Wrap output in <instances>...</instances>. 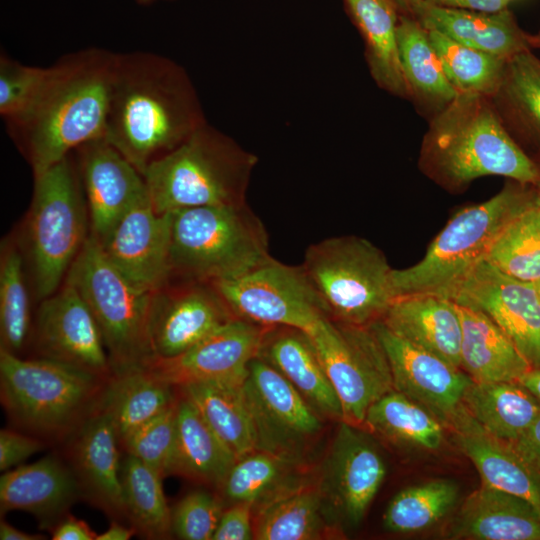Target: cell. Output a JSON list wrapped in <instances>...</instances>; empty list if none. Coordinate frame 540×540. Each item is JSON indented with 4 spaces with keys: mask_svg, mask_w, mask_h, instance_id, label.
Masks as SVG:
<instances>
[{
    "mask_svg": "<svg viewBox=\"0 0 540 540\" xmlns=\"http://www.w3.org/2000/svg\"><path fill=\"white\" fill-rule=\"evenodd\" d=\"M534 285H535V288H536L538 297H539V299H540V279H538L537 281H535V282H534Z\"/></svg>",
    "mask_w": 540,
    "mask_h": 540,
    "instance_id": "58",
    "label": "cell"
},
{
    "mask_svg": "<svg viewBox=\"0 0 540 540\" xmlns=\"http://www.w3.org/2000/svg\"><path fill=\"white\" fill-rule=\"evenodd\" d=\"M205 123L180 64L152 52L117 53L104 139L142 175Z\"/></svg>",
    "mask_w": 540,
    "mask_h": 540,
    "instance_id": "1",
    "label": "cell"
},
{
    "mask_svg": "<svg viewBox=\"0 0 540 540\" xmlns=\"http://www.w3.org/2000/svg\"><path fill=\"white\" fill-rule=\"evenodd\" d=\"M364 43L365 60L375 84L385 92L410 100L398 47L399 12L390 0H342Z\"/></svg>",
    "mask_w": 540,
    "mask_h": 540,
    "instance_id": "30",
    "label": "cell"
},
{
    "mask_svg": "<svg viewBox=\"0 0 540 540\" xmlns=\"http://www.w3.org/2000/svg\"><path fill=\"white\" fill-rule=\"evenodd\" d=\"M69 463L81 495L112 517H126L120 477V440L99 406L69 436Z\"/></svg>",
    "mask_w": 540,
    "mask_h": 540,
    "instance_id": "22",
    "label": "cell"
},
{
    "mask_svg": "<svg viewBox=\"0 0 540 540\" xmlns=\"http://www.w3.org/2000/svg\"><path fill=\"white\" fill-rule=\"evenodd\" d=\"M126 518L137 533L149 539L172 533V512L162 488L163 477L135 456L128 454L120 470Z\"/></svg>",
    "mask_w": 540,
    "mask_h": 540,
    "instance_id": "39",
    "label": "cell"
},
{
    "mask_svg": "<svg viewBox=\"0 0 540 540\" xmlns=\"http://www.w3.org/2000/svg\"><path fill=\"white\" fill-rule=\"evenodd\" d=\"M415 18L428 30L505 59L531 49L528 33L508 9L488 13L439 7L424 0Z\"/></svg>",
    "mask_w": 540,
    "mask_h": 540,
    "instance_id": "28",
    "label": "cell"
},
{
    "mask_svg": "<svg viewBox=\"0 0 540 540\" xmlns=\"http://www.w3.org/2000/svg\"><path fill=\"white\" fill-rule=\"evenodd\" d=\"M527 41L531 48H540V32L527 35Z\"/></svg>",
    "mask_w": 540,
    "mask_h": 540,
    "instance_id": "57",
    "label": "cell"
},
{
    "mask_svg": "<svg viewBox=\"0 0 540 540\" xmlns=\"http://www.w3.org/2000/svg\"><path fill=\"white\" fill-rule=\"evenodd\" d=\"M488 315L532 368H540V299L534 282L511 277L482 261L449 295Z\"/></svg>",
    "mask_w": 540,
    "mask_h": 540,
    "instance_id": "17",
    "label": "cell"
},
{
    "mask_svg": "<svg viewBox=\"0 0 540 540\" xmlns=\"http://www.w3.org/2000/svg\"><path fill=\"white\" fill-rule=\"evenodd\" d=\"M136 533L133 526L127 527L118 521H113L106 531L97 534L96 540H128Z\"/></svg>",
    "mask_w": 540,
    "mask_h": 540,
    "instance_id": "53",
    "label": "cell"
},
{
    "mask_svg": "<svg viewBox=\"0 0 540 540\" xmlns=\"http://www.w3.org/2000/svg\"><path fill=\"white\" fill-rule=\"evenodd\" d=\"M176 400L159 415L132 433L121 445L163 478L170 474L177 434Z\"/></svg>",
    "mask_w": 540,
    "mask_h": 540,
    "instance_id": "45",
    "label": "cell"
},
{
    "mask_svg": "<svg viewBox=\"0 0 540 540\" xmlns=\"http://www.w3.org/2000/svg\"><path fill=\"white\" fill-rule=\"evenodd\" d=\"M0 539L1 540H40L45 539L40 534H30L23 532L4 520L0 522Z\"/></svg>",
    "mask_w": 540,
    "mask_h": 540,
    "instance_id": "54",
    "label": "cell"
},
{
    "mask_svg": "<svg viewBox=\"0 0 540 540\" xmlns=\"http://www.w3.org/2000/svg\"><path fill=\"white\" fill-rule=\"evenodd\" d=\"M446 537L540 540V512L524 498L481 485L464 500L448 526Z\"/></svg>",
    "mask_w": 540,
    "mask_h": 540,
    "instance_id": "26",
    "label": "cell"
},
{
    "mask_svg": "<svg viewBox=\"0 0 540 540\" xmlns=\"http://www.w3.org/2000/svg\"><path fill=\"white\" fill-rule=\"evenodd\" d=\"M258 158L208 122L144 172L149 199L161 214L246 202Z\"/></svg>",
    "mask_w": 540,
    "mask_h": 540,
    "instance_id": "4",
    "label": "cell"
},
{
    "mask_svg": "<svg viewBox=\"0 0 540 540\" xmlns=\"http://www.w3.org/2000/svg\"><path fill=\"white\" fill-rule=\"evenodd\" d=\"M170 216L171 280L212 283L271 256L267 231L246 202L184 208Z\"/></svg>",
    "mask_w": 540,
    "mask_h": 540,
    "instance_id": "7",
    "label": "cell"
},
{
    "mask_svg": "<svg viewBox=\"0 0 540 540\" xmlns=\"http://www.w3.org/2000/svg\"><path fill=\"white\" fill-rule=\"evenodd\" d=\"M81 495L70 466L49 455L17 466L0 477L1 514L22 510L34 514L44 526H53Z\"/></svg>",
    "mask_w": 540,
    "mask_h": 540,
    "instance_id": "25",
    "label": "cell"
},
{
    "mask_svg": "<svg viewBox=\"0 0 540 540\" xmlns=\"http://www.w3.org/2000/svg\"><path fill=\"white\" fill-rule=\"evenodd\" d=\"M253 504L235 502L223 510L212 540H249L254 538Z\"/></svg>",
    "mask_w": 540,
    "mask_h": 540,
    "instance_id": "49",
    "label": "cell"
},
{
    "mask_svg": "<svg viewBox=\"0 0 540 540\" xmlns=\"http://www.w3.org/2000/svg\"><path fill=\"white\" fill-rule=\"evenodd\" d=\"M432 5L480 12H498L508 9L512 0H426Z\"/></svg>",
    "mask_w": 540,
    "mask_h": 540,
    "instance_id": "52",
    "label": "cell"
},
{
    "mask_svg": "<svg viewBox=\"0 0 540 540\" xmlns=\"http://www.w3.org/2000/svg\"><path fill=\"white\" fill-rule=\"evenodd\" d=\"M38 357L108 379L113 373L90 308L69 282L41 301L33 327Z\"/></svg>",
    "mask_w": 540,
    "mask_h": 540,
    "instance_id": "16",
    "label": "cell"
},
{
    "mask_svg": "<svg viewBox=\"0 0 540 540\" xmlns=\"http://www.w3.org/2000/svg\"><path fill=\"white\" fill-rule=\"evenodd\" d=\"M49 67H37L0 56V115L6 122L23 115L45 84Z\"/></svg>",
    "mask_w": 540,
    "mask_h": 540,
    "instance_id": "46",
    "label": "cell"
},
{
    "mask_svg": "<svg viewBox=\"0 0 540 540\" xmlns=\"http://www.w3.org/2000/svg\"><path fill=\"white\" fill-rule=\"evenodd\" d=\"M535 189H536V193H537V195H538V197L540 199V182L535 184Z\"/></svg>",
    "mask_w": 540,
    "mask_h": 540,
    "instance_id": "59",
    "label": "cell"
},
{
    "mask_svg": "<svg viewBox=\"0 0 540 540\" xmlns=\"http://www.w3.org/2000/svg\"><path fill=\"white\" fill-rule=\"evenodd\" d=\"M72 154L34 176L24 250L33 288L41 300L59 289L89 237L87 204Z\"/></svg>",
    "mask_w": 540,
    "mask_h": 540,
    "instance_id": "8",
    "label": "cell"
},
{
    "mask_svg": "<svg viewBox=\"0 0 540 540\" xmlns=\"http://www.w3.org/2000/svg\"><path fill=\"white\" fill-rule=\"evenodd\" d=\"M400 15L416 17L424 0H390Z\"/></svg>",
    "mask_w": 540,
    "mask_h": 540,
    "instance_id": "56",
    "label": "cell"
},
{
    "mask_svg": "<svg viewBox=\"0 0 540 540\" xmlns=\"http://www.w3.org/2000/svg\"><path fill=\"white\" fill-rule=\"evenodd\" d=\"M370 326L388 358L394 390L428 410L447 428L473 380L462 368L400 338L381 320Z\"/></svg>",
    "mask_w": 540,
    "mask_h": 540,
    "instance_id": "19",
    "label": "cell"
},
{
    "mask_svg": "<svg viewBox=\"0 0 540 540\" xmlns=\"http://www.w3.org/2000/svg\"><path fill=\"white\" fill-rule=\"evenodd\" d=\"M170 237V213H158L147 195L98 243L110 262L130 280L155 291L172 278Z\"/></svg>",
    "mask_w": 540,
    "mask_h": 540,
    "instance_id": "20",
    "label": "cell"
},
{
    "mask_svg": "<svg viewBox=\"0 0 540 540\" xmlns=\"http://www.w3.org/2000/svg\"><path fill=\"white\" fill-rule=\"evenodd\" d=\"M327 507L318 486L292 484L259 503L254 538L316 540L331 530ZM329 513V512H328Z\"/></svg>",
    "mask_w": 540,
    "mask_h": 540,
    "instance_id": "32",
    "label": "cell"
},
{
    "mask_svg": "<svg viewBox=\"0 0 540 540\" xmlns=\"http://www.w3.org/2000/svg\"><path fill=\"white\" fill-rule=\"evenodd\" d=\"M364 424L388 441L424 450H438L445 426L428 410L392 390L374 402Z\"/></svg>",
    "mask_w": 540,
    "mask_h": 540,
    "instance_id": "38",
    "label": "cell"
},
{
    "mask_svg": "<svg viewBox=\"0 0 540 540\" xmlns=\"http://www.w3.org/2000/svg\"><path fill=\"white\" fill-rule=\"evenodd\" d=\"M258 356L285 376L315 410L342 421L339 398L305 331L270 327Z\"/></svg>",
    "mask_w": 540,
    "mask_h": 540,
    "instance_id": "27",
    "label": "cell"
},
{
    "mask_svg": "<svg viewBox=\"0 0 540 540\" xmlns=\"http://www.w3.org/2000/svg\"><path fill=\"white\" fill-rule=\"evenodd\" d=\"M397 37L410 101L430 119L449 105L459 93L444 71L428 30L416 18L400 15Z\"/></svg>",
    "mask_w": 540,
    "mask_h": 540,
    "instance_id": "31",
    "label": "cell"
},
{
    "mask_svg": "<svg viewBox=\"0 0 540 540\" xmlns=\"http://www.w3.org/2000/svg\"><path fill=\"white\" fill-rule=\"evenodd\" d=\"M116 56L96 47L63 56L49 67L30 108L6 122L34 176L82 145L104 138Z\"/></svg>",
    "mask_w": 540,
    "mask_h": 540,
    "instance_id": "2",
    "label": "cell"
},
{
    "mask_svg": "<svg viewBox=\"0 0 540 540\" xmlns=\"http://www.w3.org/2000/svg\"><path fill=\"white\" fill-rule=\"evenodd\" d=\"M380 320L400 338L461 368V321L449 298L434 293L398 296Z\"/></svg>",
    "mask_w": 540,
    "mask_h": 540,
    "instance_id": "24",
    "label": "cell"
},
{
    "mask_svg": "<svg viewBox=\"0 0 540 540\" xmlns=\"http://www.w3.org/2000/svg\"><path fill=\"white\" fill-rule=\"evenodd\" d=\"M428 34L450 83L458 93L493 95L508 59L463 45L436 30H428Z\"/></svg>",
    "mask_w": 540,
    "mask_h": 540,
    "instance_id": "43",
    "label": "cell"
},
{
    "mask_svg": "<svg viewBox=\"0 0 540 540\" xmlns=\"http://www.w3.org/2000/svg\"><path fill=\"white\" fill-rule=\"evenodd\" d=\"M43 447V441L34 435L2 429L0 431V470L5 472L18 466Z\"/></svg>",
    "mask_w": 540,
    "mask_h": 540,
    "instance_id": "48",
    "label": "cell"
},
{
    "mask_svg": "<svg viewBox=\"0 0 540 540\" xmlns=\"http://www.w3.org/2000/svg\"><path fill=\"white\" fill-rule=\"evenodd\" d=\"M242 394L253 422L256 450L300 464L322 429L316 410L260 356L249 364Z\"/></svg>",
    "mask_w": 540,
    "mask_h": 540,
    "instance_id": "13",
    "label": "cell"
},
{
    "mask_svg": "<svg viewBox=\"0 0 540 540\" xmlns=\"http://www.w3.org/2000/svg\"><path fill=\"white\" fill-rule=\"evenodd\" d=\"M339 398L342 421L364 424L370 406L394 390L388 358L371 326L321 319L306 332Z\"/></svg>",
    "mask_w": 540,
    "mask_h": 540,
    "instance_id": "11",
    "label": "cell"
},
{
    "mask_svg": "<svg viewBox=\"0 0 540 540\" xmlns=\"http://www.w3.org/2000/svg\"><path fill=\"white\" fill-rule=\"evenodd\" d=\"M302 267L334 320L370 326L383 317L394 299L393 268L365 238L338 236L312 244Z\"/></svg>",
    "mask_w": 540,
    "mask_h": 540,
    "instance_id": "10",
    "label": "cell"
},
{
    "mask_svg": "<svg viewBox=\"0 0 540 540\" xmlns=\"http://www.w3.org/2000/svg\"><path fill=\"white\" fill-rule=\"evenodd\" d=\"M489 98L519 146L524 142L540 147V58L531 49L508 59L501 82Z\"/></svg>",
    "mask_w": 540,
    "mask_h": 540,
    "instance_id": "34",
    "label": "cell"
},
{
    "mask_svg": "<svg viewBox=\"0 0 540 540\" xmlns=\"http://www.w3.org/2000/svg\"><path fill=\"white\" fill-rule=\"evenodd\" d=\"M485 260L516 279H540V199L535 185L531 197L505 225Z\"/></svg>",
    "mask_w": 540,
    "mask_h": 540,
    "instance_id": "40",
    "label": "cell"
},
{
    "mask_svg": "<svg viewBox=\"0 0 540 540\" xmlns=\"http://www.w3.org/2000/svg\"><path fill=\"white\" fill-rule=\"evenodd\" d=\"M53 540H96L97 534L81 519L65 514L51 528Z\"/></svg>",
    "mask_w": 540,
    "mask_h": 540,
    "instance_id": "50",
    "label": "cell"
},
{
    "mask_svg": "<svg viewBox=\"0 0 540 540\" xmlns=\"http://www.w3.org/2000/svg\"><path fill=\"white\" fill-rule=\"evenodd\" d=\"M235 462L236 458L211 430L196 407L179 392L176 444L170 474L221 487Z\"/></svg>",
    "mask_w": 540,
    "mask_h": 540,
    "instance_id": "35",
    "label": "cell"
},
{
    "mask_svg": "<svg viewBox=\"0 0 540 540\" xmlns=\"http://www.w3.org/2000/svg\"><path fill=\"white\" fill-rule=\"evenodd\" d=\"M20 247L12 239L0 252V338L1 349L13 354L23 349L31 329L29 292Z\"/></svg>",
    "mask_w": 540,
    "mask_h": 540,
    "instance_id": "41",
    "label": "cell"
},
{
    "mask_svg": "<svg viewBox=\"0 0 540 540\" xmlns=\"http://www.w3.org/2000/svg\"><path fill=\"white\" fill-rule=\"evenodd\" d=\"M222 512L221 502L212 494L191 492L172 512V532L184 540H212Z\"/></svg>",
    "mask_w": 540,
    "mask_h": 540,
    "instance_id": "47",
    "label": "cell"
},
{
    "mask_svg": "<svg viewBox=\"0 0 540 540\" xmlns=\"http://www.w3.org/2000/svg\"><path fill=\"white\" fill-rule=\"evenodd\" d=\"M447 428L474 464L482 485L524 498L540 512V471L529 465L509 442L485 430L463 404Z\"/></svg>",
    "mask_w": 540,
    "mask_h": 540,
    "instance_id": "23",
    "label": "cell"
},
{
    "mask_svg": "<svg viewBox=\"0 0 540 540\" xmlns=\"http://www.w3.org/2000/svg\"><path fill=\"white\" fill-rule=\"evenodd\" d=\"M517 382L540 401V368H531Z\"/></svg>",
    "mask_w": 540,
    "mask_h": 540,
    "instance_id": "55",
    "label": "cell"
},
{
    "mask_svg": "<svg viewBox=\"0 0 540 540\" xmlns=\"http://www.w3.org/2000/svg\"><path fill=\"white\" fill-rule=\"evenodd\" d=\"M387 473L373 438L358 426L341 421L318 486L331 517L358 525Z\"/></svg>",
    "mask_w": 540,
    "mask_h": 540,
    "instance_id": "14",
    "label": "cell"
},
{
    "mask_svg": "<svg viewBox=\"0 0 540 540\" xmlns=\"http://www.w3.org/2000/svg\"><path fill=\"white\" fill-rule=\"evenodd\" d=\"M175 390L146 368H134L107 379L99 406L111 417L122 445L176 400Z\"/></svg>",
    "mask_w": 540,
    "mask_h": 540,
    "instance_id": "33",
    "label": "cell"
},
{
    "mask_svg": "<svg viewBox=\"0 0 540 540\" xmlns=\"http://www.w3.org/2000/svg\"><path fill=\"white\" fill-rule=\"evenodd\" d=\"M66 281L78 290L97 321L112 373L143 367L150 360L149 324L154 291L123 274L90 234Z\"/></svg>",
    "mask_w": 540,
    "mask_h": 540,
    "instance_id": "9",
    "label": "cell"
},
{
    "mask_svg": "<svg viewBox=\"0 0 540 540\" xmlns=\"http://www.w3.org/2000/svg\"><path fill=\"white\" fill-rule=\"evenodd\" d=\"M73 153L87 204L90 235L102 241L121 217L148 195L143 175L104 138Z\"/></svg>",
    "mask_w": 540,
    "mask_h": 540,
    "instance_id": "21",
    "label": "cell"
},
{
    "mask_svg": "<svg viewBox=\"0 0 540 540\" xmlns=\"http://www.w3.org/2000/svg\"><path fill=\"white\" fill-rule=\"evenodd\" d=\"M419 167L448 191L465 189L485 176L524 184L540 182V167L513 140L487 96L459 93L429 119Z\"/></svg>",
    "mask_w": 540,
    "mask_h": 540,
    "instance_id": "3",
    "label": "cell"
},
{
    "mask_svg": "<svg viewBox=\"0 0 540 540\" xmlns=\"http://www.w3.org/2000/svg\"><path fill=\"white\" fill-rule=\"evenodd\" d=\"M269 328L234 318L185 352L151 359L143 367L175 388L193 382L241 386Z\"/></svg>",
    "mask_w": 540,
    "mask_h": 540,
    "instance_id": "15",
    "label": "cell"
},
{
    "mask_svg": "<svg viewBox=\"0 0 540 540\" xmlns=\"http://www.w3.org/2000/svg\"><path fill=\"white\" fill-rule=\"evenodd\" d=\"M137 1H138L139 3H141V4H149V3L154 2V1H156V0H137Z\"/></svg>",
    "mask_w": 540,
    "mask_h": 540,
    "instance_id": "60",
    "label": "cell"
},
{
    "mask_svg": "<svg viewBox=\"0 0 540 540\" xmlns=\"http://www.w3.org/2000/svg\"><path fill=\"white\" fill-rule=\"evenodd\" d=\"M458 497V485L448 479L407 487L389 502L383 515V526L392 533L425 530L450 512Z\"/></svg>",
    "mask_w": 540,
    "mask_h": 540,
    "instance_id": "42",
    "label": "cell"
},
{
    "mask_svg": "<svg viewBox=\"0 0 540 540\" xmlns=\"http://www.w3.org/2000/svg\"><path fill=\"white\" fill-rule=\"evenodd\" d=\"M242 385L193 382L176 387L196 407L236 460L256 450L254 426L243 398Z\"/></svg>",
    "mask_w": 540,
    "mask_h": 540,
    "instance_id": "37",
    "label": "cell"
},
{
    "mask_svg": "<svg viewBox=\"0 0 540 540\" xmlns=\"http://www.w3.org/2000/svg\"><path fill=\"white\" fill-rule=\"evenodd\" d=\"M234 318L237 317L211 283L169 281L153 294L150 360L177 356Z\"/></svg>",
    "mask_w": 540,
    "mask_h": 540,
    "instance_id": "18",
    "label": "cell"
},
{
    "mask_svg": "<svg viewBox=\"0 0 540 540\" xmlns=\"http://www.w3.org/2000/svg\"><path fill=\"white\" fill-rule=\"evenodd\" d=\"M211 284L235 317L262 326L307 332L328 317L302 265H287L271 256L241 274Z\"/></svg>",
    "mask_w": 540,
    "mask_h": 540,
    "instance_id": "12",
    "label": "cell"
},
{
    "mask_svg": "<svg viewBox=\"0 0 540 540\" xmlns=\"http://www.w3.org/2000/svg\"><path fill=\"white\" fill-rule=\"evenodd\" d=\"M462 404L485 430L509 443L540 415V401L517 381H473Z\"/></svg>",
    "mask_w": 540,
    "mask_h": 540,
    "instance_id": "36",
    "label": "cell"
},
{
    "mask_svg": "<svg viewBox=\"0 0 540 540\" xmlns=\"http://www.w3.org/2000/svg\"><path fill=\"white\" fill-rule=\"evenodd\" d=\"M510 444L529 465L540 471V415Z\"/></svg>",
    "mask_w": 540,
    "mask_h": 540,
    "instance_id": "51",
    "label": "cell"
},
{
    "mask_svg": "<svg viewBox=\"0 0 540 540\" xmlns=\"http://www.w3.org/2000/svg\"><path fill=\"white\" fill-rule=\"evenodd\" d=\"M107 379L46 358L0 348V395L11 421L27 433L63 439L97 407Z\"/></svg>",
    "mask_w": 540,
    "mask_h": 540,
    "instance_id": "5",
    "label": "cell"
},
{
    "mask_svg": "<svg viewBox=\"0 0 540 540\" xmlns=\"http://www.w3.org/2000/svg\"><path fill=\"white\" fill-rule=\"evenodd\" d=\"M533 190V184L514 181L490 199L456 212L419 262L392 270L394 298L416 293H434L448 298L486 259L498 235L529 200Z\"/></svg>",
    "mask_w": 540,
    "mask_h": 540,
    "instance_id": "6",
    "label": "cell"
},
{
    "mask_svg": "<svg viewBox=\"0 0 540 540\" xmlns=\"http://www.w3.org/2000/svg\"><path fill=\"white\" fill-rule=\"evenodd\" d=\"M461 368L474 382L518 381L532 367L505 332L483 311L457 304Z\"/></svg>",
    "mask_w": 540,
    "mask_h": 540,
    "instance_id": "29",
    "label": "cell"
},
{
    "mask_svg": "<svg viewBox=\"0 0 540 540\" xmlns=\"http://www.w3.org/2000/svg\"><path fill=\"white\" fill-rule=\"evenodd\" d=\"M294 465L264 451L255 450L233 464L221 488L224 496L235 502L261 503L288 483V472Z\"/></svg>",
    "mask_w": 540,
    "mask_h": 540,
    "instance_id": "44",
    "label": "cell"
}]
</instances>
